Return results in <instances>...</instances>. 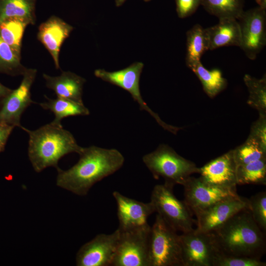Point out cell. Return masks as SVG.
Listing matches in <instances>:
<instances>
[{"mask_svg": "<svg viewBox=\"0 0 266 266\" xmlns=\"http://www.w3.org/2000/svg\"><path fill=\"white\" fill-rule=\"evenodd\" d=\"M143 67V63L135 62L125 68L115 71L98 69L95 71L94 74L98 78L127 91L138 103L140 110L147 112L164 129L171 132L173 130V126L164 122L142 99L139 89V79Z\"/></svg>", "mask_w": 266, "mask_h": 266, "instance_id": "9", "label": "cell"}, {"mask_svg": "<svg viewBox=\"0 0 266 266\" xmlns=\"http://www.w3.org/2000/svg\"><path fill=\"white\" fill-rule=\"evenodd\" d=\"M249 209L248 199L238 196L222 200L196 216V231L213 233L239 211Z\"/></svg>", "mask_w": 266, "mask_h": 266, "instance_id": "13", "label": "cell"}, {"mask_svg": "<svg viewBox=\"0 0 266 266\" xmlns=\"http://www.w3.org/2000/svg\"><path fill=\"white\" fill-rule=\"evenodd\" d=\"M182 186L184 201L195 215L222 200L238 196L236 190L210 186L200 177L190 176Z\"/></svg>", "mask_w": 266, "mask_h": 266, "instance_id": "14", "label": "cell"}, {"mask_svg": "<svg viewBox=\"0 0 266 266\" xmlns=\"http://www.w3.org/2000/svg\"><path fill=\"white\" fill-rule=\"evenodd\" d=\"M213 233L225 254L261 259L266 252V234L248 208L233 215Z\"/></svg>", "mask_w": 266, "mask_h": 266, "instance_id": "2", "label": "cell"}, {"mask_svg": "<svg viewBox=\"0 0 266 266\" xmlns=\"http://www.w3.org/2000/svg\"><path fill=\"white\" fill-rule=\"evenodd\" d=\"M29 25H33L30 20L21 17L7 18L0 23L1 38L21 57L23 36Z\"/></svg>", "mask_w": 266, "mask_h": 266, "instance_id": "22", "label": "cell"}, {"mask_svg": "<svg viewBox=\"0 0 266 266\" xmlns=\"http://www.w3.org/2000/svg\"><path fill=\"white\" fill-rule=\"evenodd\" d=\"M252 216L260 229L266 233V192L259 193L248 199Z\"/></svg>", "mask_w": 266, "mask_h": 266, "instance_id": "30", "label": "cell"}, {"mask_svg": "<svg viewBox=\"0 0 266 266\" xmlns=\"http://www.w3.org/2000/svg\"><path fill=\"white\" fill-rule=\"evenodd\" d=\"M173 188L165 184L156 185L152 191L150 201L155 212L174 230L182 233L194 230L193 213L184 201L179 200Z\"/></svg>", "mask_w": 266, "mask_h": 266, "instance_id": "6", "label": "cell"}, {"mask_svg": "<svg viewBox=\"0 0 266 266\" xmlns=\"http://www.w3.org/2000/svg\"><path fill=\"white\" fill-rule=\"evenodd\" d=\"M72 30L71 25L55 16H51L38 27L37 39L51 54L57 69L60 68L61 47Z\"/></svg>", "mask_w": 266, "mask_h": 266, "instance_id": "17", "label": "cell"}, {"mask_svg": "<svg viewBox=\"0 0 266 266\" xmlns=\"http://www.w3.org/2000/svg\"><path fill=\"white\" fill-rule=\"evenodd\" d=\"M142 161L154 178L162 177L164 184L172 188L176 184L183 185L192 174L199 171L194 163L166 144H160L154 151L144 155Z\"/></svg>", "mask_w": 266, "mask_h": 266, "instance_id": "4", "label": "cell"}, {"mask_svg": "<svg viewBox=\"0 0 266 266\" xmlns=\"http://www.w3.org/2000/svg\"><path fill=\"white\" fill-rule=\"evenodd\" d=\"M266 10L259 7L244 11L237 19L241 33L240 48L254 60L266 45Z\"/></svg>", "mask_w": 266, "mask_h": 266, "instance_id": "10", "label": "cell"}, {"mask_svg": "<svg viewBox=\"0 0 266 266\" xmlns=\"http://www.w3.org/2000/svg\"><path fill=\"white\" fill-rule=\"evenodd\" d=\"M158 214L149 235V266H184L179 235Z\"/></svg>", "mask_w": 266, "mask_h": 266, "instance_id": "5", "label": "cell"}, {"mask_svg": "<svg viewBox=\"0 0 266 266\" xmlns=\"http://www.w3.org/2000/svg\"><path fill=\"white\" fill-rule=\"evenodd\" d=\"M259 114V118L251 126L247 138L256 142L266 152V113Z\"/></svg>", "mask_w": 266, "mask_h": 266, "instance_id": "32", "label": "cell"}, {"mask_svg": "<svg viewBox=\"0 0 266 266\" xmlns=\"http://www.w3.org/2000/svg\"><path fill=\"white\" fill-rule=\"evenodd\" d=\"M36 0H0V23L6 19L21 17L35 22Z\"/></svg>", "mask_w": 266, "mask_h": 266, "instance_id": "24", "label": "cell"}, {"mask_svg": "<svg viewBox=\"0 0 266 266\" xmlns=\"http://www.w3.org/2000/svg\"><path fill=\"white\" fill-rule=\"evenodd\" d=\"M151 227L119 231L112 266H149V245Z\"/></svg>", "mask_w": 266, "mask_h": 266, "instance_id": "7", "label": "cell"}, {"mask_svg": "<svg viewBox=\"0 0 266 266\" xmlns=\"http://www.w3.org/2000/svg\"><path fill=\"white\" fill-rule=\"evenodd\" d=\"M47 87L52 90L57 97L83 103V87L85 79L70 71H63L59 76L44 73Z\"/></svg>", "mask_w": 266, "mask_h": 266, "instance_id": "18", "label": "cell"}, {"mask_svg": "<svg viewBox=\"0 0 266 266\" xmlns=\"http://www.w3.org/2000/svg\"><path fill=\"white\" fill-rule=\"evenodd\" d=\"M244 0H202L205 10L219 19H238L244 11Z\"/></svg>", "mask_w": 266, "mask_h": 266, "instance_id": "25", "label": "cell"}, {"mask_svg": "<svg viewBox=\"0 0 266 266\" xmlns=\"http://www.w3.org/2000/svg\"><path fill=\"white\" fill-rule=\"evenodd\" d=\"M12 90V89L5 86L0 82V103Z\"/></svg>", "mask_w": 266, "mask_h": 266, "instance_id": "35", "label": "cell"}, {"mask_svg": "<svg viewBox=\"0 0 266 266\" xmlns=\"http://www.w3.org/2000/svg\"><path fill=\"white\" fill-rule=\"evenodd\" d=\"M266 263L253 258L228 255L222 253L213 266H266Z\"/></svg>", "mask_w": 266, "mask_h": 266, "instance_id": "31", "label": "cell"}, {"mask_svg": "<svg viewBox=\"0 0 266 266\" xmlns=\"http://www.w3.org/2000/svg\"><path fill=\"white\" fill-rule=\"evenodd\" d=\"M117 204V215L119 221L118 229L127 231L149 225L148 218L155 209L151 201L143 202L128 198L118 191L112 193Z\"/></svg>", "mask_w": 266, "mask_h": 266, "instance_id": "15", "label": "cell"}, {"mask_svg": "<svg viewBox=\"0 0 266 266\" xmlns=\"http://www.w3.org/2000/svg\"><path fill=\"white\" fill-rule=\"evenodd\" d=\"M37 70L27 68L23 74L19 86L12 91L0 103V123L22 128L21 116L26 109L34 103L31 99V89L35 80Z\"/></svg>", "mask_w": 266, "mask_h": 266, "instance_id": "11", "label": "cell"}, {"mask_svg": "<svg viewBox=\"0 0 266 266\" xmlns=\"http://www.w3.org/2000/svg\"></svg>", "mask_w": 266, "mask_h": 266, "instance_id": "38", "label": "cell"}, {"mask_svg": "<svg viewBox=\"0 0 266 266\" xmlns=\"http://www.w3.org/2000/svg\"><path fill=\"white\" fill-rule=\"evenodd\" d=\"M258 7L266 10V0H255Z\"/></svg>", "mask_w": 266, "mask_h": 266, "instance_id": "36", "label": "cell"}, {"mask_svg": "<svg viewBox=\"0 0 266 266\" xmlns=\"http://www.w3.org/2000/svg\"><path fill=\"white\" fill-rule=\"evenodd\" d=\"M202 1V0H175L178 17L184 18L191 16L201 5Z\"/></svg>", "mask_w": 266, "mask_h": 266, "instance_id": "33", "label": "cell"}, {"mask_svg": "<svg viewBox=\"0 0 266 266\" xmlns=\"http://www.w3.org/2000/svg\"><path fill=\"white\" fill-rule=\"evenodd\" d=\"M209 49V40L206 29L200 24H196L186 33L187 66L190 68L201 62L203 54Z\"/></svg>", "mask_w": 266, "mask_h": 266, "instance_id": "21", "label": "cell"}, {"mask_svg": "<svg viewBox=\"0 0 266 266\" xmlns=\"http://www.w3.org/2000/svg\"><path fill=\"white\" fill-rule=\"evenodd\" d=\"M126 0H115V3L117 6L122 5Z\"/></svg>", "mask_w": 266, "mask_h": 266, "instance_id": "37", "label": "cell"}, {"mask_svg": "<svg viewBox=\"0 0 266 266\" xmlns=\"http://www.w3.org/2000/svg\"><path fill=\"white\" fill-rule=\"evenodd\" d=\"M233 151L236 166L266 158V152L258 143L248 138L242 144Z\"/></svg>", "mask_w": 266, "mask_h": 266, "instance_id": "29", "label": "cell"}, {"mask_svg": "<svg viewBox=\"0 0 266 266\" xmlns=\"http://www.w3.org/2000/svg\"><path fill=\"white\" fill-rule=\"evenodd\" d=\"M78 162L70 168H57L58 187L78 196L86 195L91 187L120 169L125 162L116 149L92 145L83 147Z\"/></svg>", "mask_w": 266, "mask_h": 266, "instance_id": "1", "label": "cell"}, {"mask_svg": "<svg viewBox=\"0 0 266 266\" xmlns=\"http://www.w3.org/2000/svg\"><path fill=\"white\" fill-rule=\"evenodd\" d=\"M119 233L118 229L110 234L100 233L83 245L76 254V266H111Z\"/></svg>", "mask_w": 266, "mask_h": 266, "instance_id": "12", "label": "cell"}, {"mask_svg": "<svg viewBox=\"0 0 266 266\" xmlns=\"http://www.w3.org/2000/svg\"><path fill=\"white\" fill-rule=\"evenodd\" d=\"M244 82L247 87L249 96L247 102L259 113H266V76L260 79L245 74Z\"/></svg>", "mask_w": 266, "mask_h": 266, "instance_id": "27", "label": "cell"}, {"mask_svg": "<svg viewBox=\"0 0 266 266\" xmlns=\"http://www.w3.org/2000/svg\"><path fill=\"white\" fill-rule=\"evenodd\" d=\"M45 97L46 100L39 104L43 109L49 110L54 114L55 118L52 122L56 125H62V120L68 116L90 114L89 110L83 102H77L59 97L51 99Z\"/></svg>", "mask_w": 266, "mask_h": 266, "instance_id": "20", "label": "cell"}, {"mask_svg": "<svg viewBox=\"0 0 266 266\" xmlns=\"http://www.w3.org/2000/svg\"><path fill=\"white\" fill-rule=\"evenodd\" d=\"M184 266H213L223 253L213 233L193 231L179 235Z\"/></svg>", "mask_w": 266, "mask_h": 266, "instance_id": "8", "label": "cell"}, {"mask_svg": "<svg viewBox=\"0 0 266 266\" xmlns=\"http://www.w3.org/2000/svg\"><path fill=\"white\" fill-rule=\"evenodd\" d=\"M14 128L13 126L0 123V153L5 150L7 140Z\"/></svg>", "mask_w": 266, "mask_h": 266, "instance_id": "34", "label": "cell"}, {"mask_svg": "<svg viewBox=\"0 0 266 266\" xmlns=\"http://www.w3.org/2000/svg\"><path fill=\"white\" fill-rule=\"evenodd\" d=\"M21 57L0 36V73L23 75L27 68L21 63Z\"/></svg>", "mask_w": 266, "mask_h": 266, "instance_id": "28", "label": "cell"}, {"mask_svg": "<svg viewBox=\"0 0 266 266\" xmlns=\"http://www.w3.org/2000/svg\"><path fill=\"white\" fill-rule=\"evenodd\" d=\"M22 129L29 134L28 156L36 172L50 166L58 168L62 157L71 153L79 154L83 148L70 132L52 122L33 131Z\"/></svg>", "mask_w": 266, "mask_h": 266, "instance_id": "3", "label": "cell"}, {"mask_svg": "<svg viewBox=\"0 0 266 266\" xmlns=\"http://www.w3.org/2000/svg\"><path fill=\"white\" fill-rule=\"evenodd\" d=\"M237 185H266V158L236 166Z\"/></svg>", "mask_w": 266, "mask_h": 266, "instance_id": "26", "label": "cell"}, {"mask_svg": "<svg viewBox=\"0 0 266 266\" xmlns=\"http://www.w3.org/2000/svg\"><path fill=\"white\" fill-rule=\"evenodd\" d=\"M190 69L199 79L204 91L210 98H214L227 86V80L218 69L208 70L204 67L201 62L195 64Z\"/></svg>", "mask_w": 266, "mask_h": 266, "instance_id": "23", "label": "cell"}, {"mask_svg": "<svg viewBox=\"0 0 266 266\" xmlns=\"http://www.w3.org/2000/svg\"><path fill=\"white\" fill-rule=\"evenodd\" d=\"M205 29L210 50L222 47L240 46V29L236 19H220L218 24Z\"/></svg>", "mask_w": 266, "mask_h": 266, "instance_id": "19", "label": "cell"}, {"mask_svg": "<svg viewBox=\"0 0 266 266\" xmlns=\"http://www.w3.org/2000/svg\"><path fill=\"white\" fill-rule=\"evenodd\" d=\"M236 165L233 151L213 159L199 168L200 178L211 186L236 190Z\"/></svg>", "mask_w": 266, "mask_h": 266, "instance_id": "16", "label": "cell"}]
</instances>
